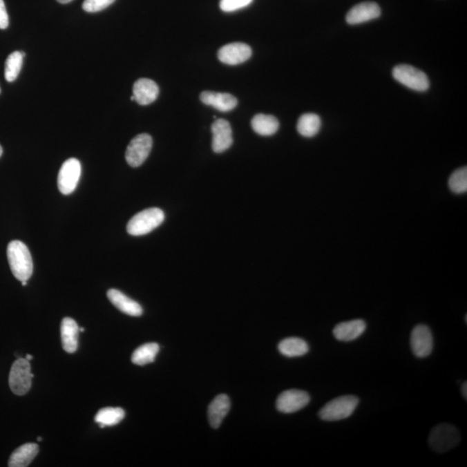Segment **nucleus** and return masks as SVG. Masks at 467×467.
I'll return each mask as SVG.
<instances>
[{"mask_svg": "<svg viewBox=\"0 0 467 467\" xmlns=\"http://www.w3.org/2000/svg\"><path fill=\"white\" fill-rule=\"evenodd\" d=\"M8 258L13 276L20 281L28 280L33 274L32 257L27 246L19 240L9 243Z\"/></svg>", "mask_w": 467, "mask_h": 467, "instance_id": "nucleus-1", "label": "nucleus"}, {"mask_svg": "<svg viewBox=\"0 0 467 467\" xmlns=\"http://www.w3.org/2000/svg\"><path fill=\"white\" fill-rule=\"evenodd\" d=\"M359 403V397L352 394L336 397L326 403L319 411L318 415L323 421H341L354 413Z\"/></svg>", "mask_w": 467, "mask_h": 467, "instance_id": "nucleus-2", "label": "nucleus"}, {"mask_svg": "<svg viewBox=\"0 0 467 467\" xmlns=\"http://www.w3.org/2000/svg\"><path fill=\"white\" fill-rule=\"evenodd\" d=\"M164 213L159 208L146 209L133 216L126 226L131 236H140L152 232L164 222Z\"/></svg>", "mask_w": 467, "mask_h": 467, "instance_id": "nucleus-3", "label": "nucleus"}, {"mask_svg": "<svg viewBox=\"0 0 467 467\" xmlns=\"http://www.w3.org/2000/svg\"><path fill=\"white\" fill-rule=\"evenodd\" d=\"M429 446L435 452H446L455 448L460 441L458 428L449 423L436 426L429 435Z\"/></svg>", "mask_w": 467, "mask_h": 467, "instance_id": "nucleus-4", "label": "nucleus"}, {"mask_svg": "<svg viewBox=\"0 0 467 467\" xmlns=\"http://www.w3.org/2000/svg\"><path fill=\"white\" fill-rule=\"evenodd\" d=\"M394 80L406 86L412 90L418 92L427 91L429 88V80L427 75L418 68L408 64H400L393 68Z\"/></svg>", "mask_w": 467, "mask_h": 467, "instance_id": "nucleus-5", "label": "nucleus"}, {"mask_svg": "<svg viewBox=\"0 0 467 467\" xmlns=\"http://www.w3.org/2000/svg\"><path fill=\"white\" fill-rule=\"evenodd\" d=\"M32 367L26 359H19L13 363L9 376V385L17 396H25L32 387Z\"/></svg>", "mask_w": 467, "mask_h": 467, "instance_id": "nucleus-6", "label": "nucleus"}, {"mask_svg": "<svg viewBox=\"0 0 467 467\" xmlns=\"http://www.w3.org/2000/svg\"><path fill=\"white\" fill-rule=\"evenodd\" d=\"M82 174L80 161L71 158L65 161L58 173V189L61 194L70 195L73 193L77 187Z\"/></svg>", "mask_w": 467, "mask_h": 467, "instance_id": "nucleus-7", "label": "nucleus"}, {"mask_svg": "<svg viewBox=\"0 0 467 467\" xmlns=\"http://www.w3.org/2000/svg\"><path fill=\"white\" fill-rule=\"evenodd\" d=\"M153 147V139L147 133L137 135L126 151V162L132 167H139L149 158Z\"/></svg>", "mask_w": 467, "mask_h": 467, "instance_id": "nucleus-8", "label": "nucleus"}, {"mask_svg": "<svg viewBox=\"0 0 467 467\" xmlns=\"http://www.w3.org/2000/svg\"><path fill=\"white\" fill-rule=\"evenodd\" d=\"M310 396L305 391L289 390L284 391L277 398V410L284 414L295 413L307 406L310 403Z\"/></svg>", "mask_w": 467, "mask_h": 467, "instance_id": "nucleus-9", "label": "nucleus"}, {"mask_svg": "<svg viewBox=\"0 0 467 467\" xmlns=\"http://www.w3.org/2000/svg\"><path fill=\"white\" fill-rule=\"evenodd\" d=\"M410 343L412 352L417 358H427L430 355L434 347V339L428 326H415L411 333Z\"/></svg>", "mask_w": 467, "mask_h": 467, "instance_id": "nucleus-10", "label": "nucleus"}, {"mask_svg": "<svg viewBox=\"0 0 467 467\" xmlns=\"http://www.w3.org/2000/svg\"><path fill=\"white\" fill-rule=\"evenodd\" d=\"M251 56V48L243 43L226 44L218 51V59L228 65L241 64L248 61Z\"/></svg>", "mask_w": 467, "mask_h": 467, "instance_id": "nucleus-11", "label": "nucleus"}, {"mask_svg": "<svg viewBox=\"0 0 467 467\" xmlns=\"http://www.w3.org/2000/svg\"><path fill=\"white\" fill-rule=\"evenodd\" d=\"M212 149L216 153H221L228 150L233 144L231 126L226 120L219 119L211 126Z\"/></svg>", "mask_w": 467, "mask_h": 467, "instance_id": "nucleus-12", "label": "nucleus"}, {"mask_svg": "<svg viewBox=\"0 0 467 467\" xmlns=\"http://www.w3.org/2000/svg\"><path fill=\"white\" fill-rule=\"evenodd\" d=\"M381 8L375 2H363L350 10L346 15V22L349 25H360L379 18Z\"/></svg>", "mask_w": 467, "mask_h": 467, "instance_id": "nucleus-13", "label": "nucleus"}, {"mask_svg": "<svg viewBox=\"0 0 467 467\" xmlns=\"http://www.w3.org/2000/svg\"><path fill=\"white\" fill-rule=\"evenodd\" d=\"M133 96L140 105L146 106L156 101L160 94L159 86L151 79H139L133 85Z\"/></svg>", "mask_w": 467, "mask_h": 467, "instance_id": "nucleus-14", "label": "nucleus"}, {"mask_svg": "<svg viewBox=\"0 0 467 467\" xmlns=\"http://www.w3.org/2000/svg\"><path fill=\"white\" fill-rule=\"evenodd\" d=\"M366 326V323L363 319L339 323L333 329V335L339 341H353L365 332Z\"/></svg>", "mask_w": 467, "mask_h": 467, "instance_id": "nucleus-15", "label": "nucleus"}, {"mask_svg": "<svg viewBox=\"0 0 467 467\" xmlns=\"http://www.w3.org/2000/svg\"><path fill=\"white\" fill-rule=\"evenodd\" d=\"M200 99L204 104L211 106L221 112L231 111L238 103V99L228 93L204 91L200 95Z\"/></svg>", "mask_w": 467, "mask_h": 467, "instance_id": "nucleus-16", "label": "nucleus"}, {"mask_svg": "<svg viewBox=\"0 0 467 467\" xmlns=\"http://www.w3.org/2000/svg\"><path fill=\"white\" fill-rule=\"evenodd\" d=\"M106 295L110 302L123 314L132 316V317H140L143 314L142 305L126 296L121 291L110 289Z\"/></svg>", "mask_w": 467, "mask_h": 467, "instance_id": "nucleus-17", "label": "nucleus"}, {"mask_svg": "<svg viewBox=\"0 0 467 467\" xmlns=\"http://www.w3.org/2000/svg\"><path fill=\"white\" fill-rule=\"evenodd\" d=\"M230 410V400L225 394H219L209 404L208 417L213 428H218Z\"/></svg>", "mask_w": 467, "mask_h": 467, "instance_id": "nucleus-18", "label": "nucleus"}, {"mask_svg": "<svg viewBox=\"0 0 467 467\" xmlns=\"http://www.w3.org/2000/svg\"><path fill=\"white\" fill-rule=\"evenodd\" d=\"M80 329L71 318H64L61 324V338L63 348L68 353H74L78 348V335Z\"/></svg>", "mask_w": 467, "mask_h": 467, "instance_id": "nucleus-19", "label": "nucleus"}, {"mask_svg": "<svg viewBox=\"0 0 467 467\" xmlns=\"http://www.w3.org/2000/svg\"><path fill=\"white\" fill-rule=\"evenodd\" d=\"M39 452V446L35 443H26L19 446L10 457L8 466L10 467H26L35 459Z\"/></svg>", "mask_w": 467, "mask_h": 467, "instance_id": "nucleus-20", "label": "nucleus"}, {"mask_svg": "<svg viewBox=\"0 0 467 467\" xmlns=\"http://www.w3.org/2000/svg\"><path fill=\"white\" fill-rule=\"evenodd\" d=\"M254 131L262 136H272L280 128L279 121L273 115L258 113L251 121Z\"/></svg>", "mask_w": 467, "mask_h": 467, "instance_id": "nucleus-21", "label": "nucleus"}, {"mask_svg": "<svg viewBox=\"0 0 467 467\" xmlns=\"http://www.w3.org/2000/svg\"><path fill=\"white\" fill-rule=\"evenodd\" d=\"M278 349L281 354L288 358H295L307 354L309 352V345L304 339L287 338L280 342Z\"/></svg>", "mask_w": 467, "mask_h": 467, "instance_id": "nucleus-22", "label": "nucleus"}, {"mask_svg": "<svg viewBox=\"0 0 467 467\" xmlns=\"http://www.w3.org/2000/svg\"><path fill=\"white\" fill-rule=\"evenodd\" d=\"M321 128V119L316 113H304L297 123V130L301 135L312 138L317 135Z\"/></svg>", "mask_w": 467, "mask_h": 467, "instance_id": "nucleus-23", "label": "nucleus"}, {"mask_svg": "<svg viewBox=\"0 0 467 467\" xmlns=\"http://www.w3.org/2000/svg\"><path fill=\"white\" fill-rule=\"evenodd\" d=\"M160 346L156 343H145L135 350L132 356V362L136 365L143 366L154 362Z\"/></svg>", "mask_w": 467, "mask_h": 467, "instance_id": "nucleus-24", "label": "nucleus"}, {"mask_svg": "<svg viewBox=\"0 0 467 467\" xmlns=\"http://www.w3.org/2000/svg\"><path fill=\"white\" fill-rule=\"evenodd\" d=\"M26 54L22 51H15L10 55L6 61L5 77L6 81L12 82L18 78Z\"/></svg>", "mask_w": 467, "mask_h": 467, "instance_id": "nucleus-25", "label": "nucleus"}, {"mask_svg": "<svg viewBox=\"0 0 467 467\" xmlns=\"http://www.w3.org/2000/svg\"><path fill=\"white\" fill-rule=\"evenodd\" d=\"M125 417V411L121 408H105L99 410L95 418V422L106 426H115Z\"/></svg>", "mask_w": 467, "mask_h": 467, "instance_id": "nucleus-26", "label": "nucleus"}, {"mask_svg": "<svg viewBox=\"0 0 467 467\" xmlns=\"http://www.w3.org/2000/svg\"><path fill=\"white\" fill-rule=\"evenodd\" d=\"M448 185L450 190L457 194L465 193L467 191V168H459L453 171L449 178Z\"/></svg>", "mask_w": 467, "mask_h": 467, "instance_id": "nucleus-27", "label": "nucleus"}, {"mask_svg": "<svg viewBox=\"0 0 467 467\" xmlns=\"http://www.w3.org/2000/svg\"><path fill=\"white\" fill-rule=\"evenodd\" d=\"M115 1V0H84L82 9L89 13L98 12L108 8Z\"/></svg>", "mask_w": 467, "mask_h": 467, "instance_id": "nucleus-28", "label": "nucleus"}, {"mask_svg": "<svg viewBox=\"0 0 467 467\" xmlns=\"http://www.w3.org/2000/svg\"><path fill=\"white\" fill-rule=\"evenodd\" d=\"M253 0H221L220 8L222 12H232L249 6Z\"/></svg>", "mask_w": 467, "mask_h": 467, "instance_id": "nucleus-29", "label": "nucleus"}, {"mask_svg": "<svg viewBox=\"0 0 467 467\" xmlns=\"http://www.w3.org/2000/svg\"><path fill=\"white\" fill-rule=\"evenodd\" d=\"M9 26V16L4 0H0V29L5 30Z\"/></svg>", "mask_w": 467, "mask_h": 467, "instance_id": "nucleus-30", "label": "nucleus"}, {"mask_svg": "<svg viewBox=\"0 0 467 467\" xmlns=\"http://www.w3.org/2000/svg\"><path fill=\"white\" fill-rule=\"evenodd\" d=\"M461 392L463 397H465V399L467 398V383H463L461 386Z\"/></svg>", "mask_w": 467, "mask_h": 467, "instance_id": "nucleus-31", "label": "nucleus"}, {"mask_svg": "<svg viewBox=\"0 0 467 467\" xmlns=\"http://www.w3.org/2000/svg\"><path fill=\"white\" fill-rule=\"evenodd\" d=\"M57 1L61 3V4H68V3L73 1V0H57Z\"/></svg>", "mask_w": 467, "mask_h": 467, "instance_id": "nucleus-32", "label": "nucleus"}, {"mask_svg": "<svg viewBox=\"0 0 467 467\" xmlns=\"http://www.w3.org/2000/svg\"><path fill=\"white\" fill-rule=\"evenodd\" d=\"M26 360H28V361L30 362V360H32V359H33V356H32V355H29V354H28V355H26Z\"/></svg>", "mask_w": 467, "mask_h": 467, "instance_id": "nucleus-33", "label": "nucleus"}, {"mask_svg": "<svg viewBox=\"0 0 467 467\" xmlns=\"http://www.w3.org/2000/svg\"><path fill=\"white\" fill-rule=\"evenodd\" d=\"M22 286H23V287H26V286H27V280H23V281H22Z\"/></svg>", "mask_w": 467, "mask_h": 467, "instance_id": "nucleus-34", "label": "nucleus"}, {"mask_svg": "<svg viewBox=\"0 0 467 467\" xmlns=\"http://www.w3.org/2000/svg\"><path fill=\"white\" fill-rule=\"evenodd\" d=\"M2 154H3V149H2L1 145H0V157L2 156Z\"/></svg>", "mask_w": 467, "mask_h": 467, "instance_id": "nucleus-35", "label": "nucleus"}, {"mask_svg": "<svg viewBox=\"0 0 467 467\" xmlns=\"http://www.w3.org/2000/svg\"><path fill=\"white\" fill-rule=\"evenodd\" d=\"M85 331V329L84 327L80 328V332H84Z\"/></svg>", "mask_w": 467, "mask_h": 467, "instance_id": "nucleus-36", "label": "nucleus"}, {"mask_svg": "<svg viewBox=\"0 0 467 467\" xmlns=\"http://www.w3.org/2000/svg\"><path fill=\"white\" fill-rule=\"evenodd\" d=\"M42 439H43L41 438V437L37 438V441H42Z\"/></svg>", "mask_w": 467, "mask_h": 467, "instance_id": "nucleus-37", "label": "nucleus"}, {"mask_svg": "<svg viewBox=\"0 0 467 467\" xmlns=\"http://www.w3.org/2000/svg\"><path fill=\"white\" fill-rule=\"evenodd\" d=\"M0 92H1V89H0Z\"/></svg>", "mask_w": 467, "mask_h": 467, "instance_id": "nucleus-38", "label": "nucleus"}]
</instances>
